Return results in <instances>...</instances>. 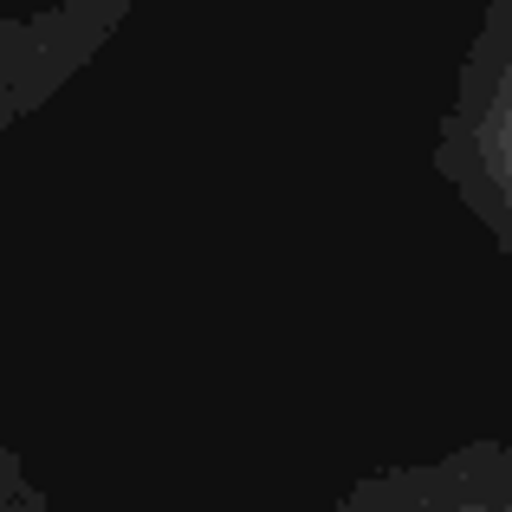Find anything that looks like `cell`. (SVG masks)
<instances>
[{
  "instance_id": "cell-1",
  "label": "cell",
  "mask_w": 512,
  "mask_h": 512,
  "mask_svg": "<svg viewBox=\"0 0 512 512\" xmlns=\"http://www.w3.org/2000/svg\"><path fill=\"white\" fill-rule=\"evenodd\" d=\"M59 33H65V20L52 13V20H33V26H7L0 20V124H7L13 111H20V98H13V65L20 59H33V52H46V46H59Z\"/></svg>"
},
{
  "instance_id": "cell-2",
  "label": "cell",
  "mask_w": 512,
  "mask_h": 512,
  "mask_svg": "<svg viewBox=\"0 0 512 512\" xmlns=\"http://www.w3.org/2000/svg\"><path fill=\"white\" fill-rule=\"evenodd\" d=\"M506 169H512V117H506Z\"/></svg>"
}]
</instances>
